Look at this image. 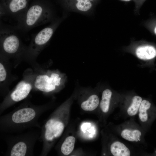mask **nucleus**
<instances>
[{
  "label": "nucleus",
  "instance_id": "423d86ee",
  "mask_svg": "<svg viewBox=\"0 0 156 156\" xmlns=\"http://www.w3.org/2000/svg\"><path fill=\"white\" fill-rule=\"evenodd\" d=\"M116 134L120 139L137 149L145 153L147 147L144 137L146 133L134 118H130L114 127Z\"/></svg>",
  "mask_w": 156,
  "mask_h": 156
},
{
  "label": "nucleus",
  "instance_id": "9b49d317",
  "mask_svg": "<svg viewBox=\"0 0 156 156\" xmlns=\"http://www.w3.org/2000/svg\"><path fill=\"white\" fill-rule=\"evenodd\" d=\"M30 0H1L0 6L6 14L17 18L28 8Z\"/></svg>",
  "mask_w": 156,
  "mask_h": 156
},
{
  "label": "nucleus",
  "instance_id": "f03ea898",
  "mask_svg": "<svg viewBox=\"0 0 156 156\" xmlns=\"http://www.w3.org/2000/svg\"><path fill=\"white\" fill-rule=\"evenodd\" d=\"M71 101L70 99L62 104L41 127L39 140L42 142V146L40 156H47L63 133L67 122V111Z\"/></svg>",
  "mask_w": 156,
  "mask_h": 156
},
{
  "label": "nucleus",
  "instance_id": "39448f33",
  "mask_svg": "<svg viewBox=\"0 0 156 156\" xmlns=\"http://www.w3.org/2000/svg\"><path fill=\"white\" fill-rule=\"evenodd\" d=\"M67 80L66 74L58 69L48 70L35 73L33 90L49 95L57 92L65 86Z\"/></svg>",
  "mask_w": 156,
  "mask_h": 156
},
{
  "label": "nucleus",
  "instance_id": "f257e3e1",
  "mask_svg": "<svg viewBox=\"0 0 156 156\" xmlns=\"http://www.w3.org/2000/svg\"><path fill=\"white\" fill-rule=\"evenodd\" d=\"M50 106L49 103L36 105L28 101L23 103L11 112L1 116L0 132L18 133L32 127L41 129L38 119Z\"/></svg>",
  "mask_w": 156,
  "mask_h": 156
},
{
  "label": "nucleus",
  "instance_id": "2eb2a0df",
  "mask_svg": "<svg viewBox=\"0 0 156 156\" xmlns=\"http://www.w3.org/2000/svg\"><path fill=\"white\" fill-rule=\"evenodd\" d=\"M113 99V92L111 90L108 88L103 90L99 105L101 111L105 116L109 114L115 106L112 104Z\"/></svg>",
  "mask_w": 156,
  "mask_h": 156
},
{
  "label": "nucleus",
  "instance_id": "a211bd4d",
  "mask_svg": "<svg viewBox=\"0 0 156 156\" xmlns=\"http://www.w3.org/2000/svg\"><path fill=\"white\" fill-rule=\"evenodd\" d=\"M3 55L1 53L0 62V90L2 89L3 85H6L8 81L9 72L7 66L4 62Z\"/></svg>",
  "mask_w": 156,
  "mask_h": 156
},
{
  "label": "nucleus",
  "instance_id": "5701e85b",
  "mask_svg": "<svg viewBox=\"0 0 156 156\" xmlns=\"http://www.w3.org/2000/svg\"><path fill=\"white\" fill-rule=\"evenodd\" d=\"M153 155L156 156V150L153 153V154H152Z\"/></svg>",
  "mask_w": 156,
  "mask_h": 156
},
{
  "label": "nucleus",
  "instance_id": "6e6552de",
  "mask_svg": "<svg viewBox=\"0 0 156 156\" xmlns=\"http://www.w3.org/2000/svg\"><path fill=\"white\" fill-rule=\"evenodd\" d=\"M62 20L58 19L54 21L34 36L27 47L24 56L30 59L36 58L49 43Z\"/></svg>",
  "mask_w": 156,
  "mask_h": 156
},
{
  "label": "nucleus",
  "instance_id": "4be33fe9",
  "mask_svg": "<svg viewBox=\"0 0 156 156\" xmlns=\"http://www.w3.org/2000/svg\"><path fill=\"white\" fill-rule=\"evenodd\" d=\"M120 0L127 2V1H134V0Z\"/></svg>",
  "mask_w": 156,
  "mask_h": 156
},
{
  "label": "nucleus",
  "instance_id": "6ab92c4d",
  "mask_svg": "<svg viewBox=\"0 0 156 156\" xmlns=\"http://www.w3.org/2000/svg\"><path fill=\"white\" fill-rule=\"evenodd\" d=\"M146 28L156 36V19L146 21L143 24Z\"/></svg>",
  "mask_w": 156,
  "mask_h": 156
},
{
  "label": "nucleus",
  "instance_id": "f8f14e48",
  "mask_svg": "<svg viewBox=\"0 0 156 156\" xmlns=\"http://www.w3.org/2000/svg\"><path fill=\"white\" fill-rule=\"evenodd\" d=\"M68 10L84 13L91 12L95 5L88 0H58Z\"/></svg>",
  "mask_w": 156,
  "mask_h": 156
},
{
  "label": "nucleus",
  "instance_id": "412c9836",
  "mask_svg": "<svg viewBox=\"0 0 156 156\" xmlns=\"http://www.w3.org/2000/svg\"><path fill=\"white\" fill-rule=\"evenodd\" d=\"M90 1L91 2L95 5H96L100 0H88Z\"/></svg>",
  "mask_w": 156,
  "mask_h": 156
},
{
  "label": "nucleus",
  "instance_id": "20e7f679",
  "mask_svg": "<svg viewBox=\"0 0 156 156\" xmlns=\"http://www.w3.org/2000/svg\"><path fill=\"white\" fill-rule=\"evenodd\" d=\"M53 10L49 5L44 1L35 2L16 18L18 29L27 31L52 21Z\"/></svg>",
  "mask_w": 156,
  "mask_h": 156
},
{
  "label": "nucleus",
  "instance_id": "aec40b11",
  "mask_svg": "<svg viewBox=\"0 0 156 156\" xmlns=\"http://www.w3.org/2000/svg\"><path fill=\"white\" fill-rule=\"evenodd\" d=\"M146 0H134L135 4V13L139 14V11L141 7Z\"/></svg>",
  "mask_w": 156,
  "mask_h": 156
},
{
  "label": "nucleus",
  "instance_id": "9d476101",
  "mask_svg": "<svg viewBox=\"0 0 156 156\" xmlns=\"http://www.w3.org/2000/svg\"><path fill=\"white\" fill-rule=\"evenodd\" d=\"M137 115L140 125L147 132L156 118V107L149 100L143 99Z\"/></svg>",
  "mask_w": 156,
  "mask_h": 156
},
{
  "label": "nucleus",
  "instance_id": "1a4fd4ad",
  "mask_svg": "<svg viewBox=\"0 0 156 156\" xmlns=\"http://www.w3.org/2000/svg\"><path fill=\"white\" fill-rule=\"evenodd\" d=\"M0 34L1 53L8 57L25 56L27 47L22 45L14 31L8 28L2 27Z\"/></svg>",
  "mask_w": 156,
  "mask_h": 156
},
{
  "label": "nucleus",
  "instance_id": "f3484780",
  "mask_svg": "<svg viewBox=\"0 0 156 156\" xmlns=\"http://www.w3.org/2000/svg\"><path fill=\"white\" fill-rule=\"evenodd\" d=\"M75 142V138L72 136L66 137L62 142L59 150L62 155H67L73 151Z\"/></svg>",
  "mask_w": 156,
  "mask_h": 156
},
{
  "label": "nucleus",
  "instance_id": "ddd939ff",
  "mask_svg": "<svg viewBox=\"0 0 156 156\" xmlns=\"http://www.w3.org/2000/svg\"><path fill=\"white\" fill-rule=\"evenodd\" d=\"M143 99L141 96L134 95L130 102L122 106L119 110V117L124 119L134 118L137 115L139 108Z\"/></svg>",
  "mask_w": 156,
  "mask_h": 156
},
{
  "label": "nucleus",
  "instance_id": "dca6fc26",
  "mask_svg": "<svg viewBox=\"0 0 156 156\" xmlns=\"http://www.w3.org/2000/svg\"><path fill=\"white\" fill-rule=\"evenodd\" d=\"M100 100L99 96L95 94H90L85 100L82 101L81 107L85 111H92L99 105Z\"/></svg>",
  "mask_w": 156,
  "mask_h": 156
},
{
  "label": "nucleus",
  "instance_id": "0eeeda50",
  "mask_svg": "<svg viewBox=\"0 0 156 156\" xmlns=\"http://www.w3.org/2000/svg\"><path fill=\"white\" fill-rule=\"evenodd\" d=\"M35 73L30 69L25 71L23 78L9 92L0 105V114L16 103L26 99L33 88Z\"/></svg>",
  "mask_w": 156,
  "mask_h": 156
},
{
  "label": "nucleus",
  "instance_id": "4468645a",
  "mask_svg": "<svg viewBox=\"0 0 156 156\" xmlns=\"http://www.w3.org/2000/svg\"><path fill=\"white\" fill-rule=\"evenodd\" d=\"M138 43L133 50L138 58L143 60H149L155 57L156 48L154 46L143 41Z\"/></svg>",
  "mask_w": 156,
  "mask_h": 156
},
{
  "label": "nucleus",
  "instance_id": "7ed1b4c3",
  "mask_svg": "<svg viewBox=\"0 0 156 156\" xmlns=\"http://www.w3.org/2000/svg\"><path fill=\"white\" fill-rule=\"evenodd\" d=\"M4 133L3 139L7 147L5 155H34V147L40 134V131L38 129L30 128L25 132L16 135Z\"/></svg>",
  "mask_w": 156,
  "mask_h": 156
}]
</instances>
